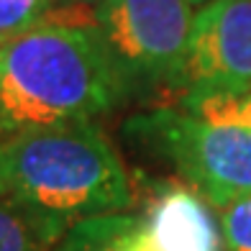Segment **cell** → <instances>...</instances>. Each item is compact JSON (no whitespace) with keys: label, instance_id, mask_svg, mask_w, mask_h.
I'll list each match as a JSON object with an SVG mask.
<instances>
[{"label":"cell","instance_id":"4fadbf2b","mask_svg":"<svg viewBox=\"0 0 251 251\" xmlns=\"http://www.w3.org/2000/svg\"><path fill=\"white\" fill-rule=\"evenodd\" d=\"M0 198H5V182H3V169H0Z\"/></svg>","mask_w":251,"mask_h":251},{"label":"cell","instance_id":"9c48e42d","mask_svg":"<svg viewBox=\"0 0 251 251\" xmlns=\"http://www.w3.org/2000/svg\"><path fill=\"white\" fill-rule=\"evenodd\" d=\"M198 116L226 123V126H238V128L251 131V90L236 95H213V98H200V100H185L179 102Z\"/></svg>","mask_w":251,"mask_h":251},{"label":"cell","instance_id":"3957f363","mask_svg":"<svg viewBox=\"0 0 251 251\" xmlns=\"http://www.w3.org/2000/svg\"><path fill=\"white\" fill-rule=\"evenodd\" d=\"M123 131L172 164L210 208L221 210L251 195V131L208 121L182 105L139 113Z\"/></svg>","mask_w":251,"mask_h":251},{"label":"cell","instance_id":"6da1fadb","mask_svg":"<svg viewBox=\"0 0 251 251\" xmlns=\"http://www.w3.org/2000/svg\"><path fill=\"white\" fill-rule=\"evenodd\" d=\"M126 87L93 18H47L0 44V141L18 133L93 121L118 105Z\"/></svg>","mask_w":251,"mask_h":251},{"label":"cell","instance_id":"277c9868","mask_svg":"<svg viewBox=\"0 0 251 251\" xmlns=\"http://www.w3.org/2000/svg\"><path fill=\"white\" fill-rule=\"evenodd\" d=\"M195 18L190 0H98L93 26L126 87L179 90Z\"/></svg>","mask_w":251,"mask_h":251},{"label":"cell","instance_id":"5b68a950","mask_svg":"<svg viewBox=\"0 0 251 251\" xmlns=\"http://www.w3.org/2000/svg\"><path fill=\"white\" fill-rule=\"evenodd\" d=\"M251 90V0H210L192 18L179 102Z\"/></svg>","mask_w":251,"mask_h":251},{"label":"cell","instance_id":"7c38bea8","mask_svg":"<svg viewBox=\"0 0 251 251\" xmlns=\"http://www.w3.org/2000/svg\"><path fill=\"white\" fill-rule=\"evenodd\" d=\"M98 0H62V5H95Z\"/></svg>","mask_w":251,"mask_h":251},{"label":"cell","instance_id":"7a4b0ae2","mask_svg":"<svg viewBox=\"0 0 251 251\" xmlns=\"http://www.w3.org/2000/svg\"><path fill=\"white\" fill-rule=\"evenodd\" d=\"M5 198L41 223L54 244L87 218L123 213L133 187L116 146L95 121H72L0 141Z\"/></svg>","mask_w":251,"mask_h":251},{"label":"cell","instance_id":"8992f818","mask_svg":"<svg viewBox=\"0 0 251 251\" xmlns=\"http://www.w3.org/2000/svg\"><path fill=\"white\" fill-rule=\"evenodd\" d=\"M139 236L154 251H223V231L210 205L190 185L164 182L136 213Z\"/></svg>","mask_w":251,"mask_h":251},{"label":"cell","instance_id":"8fae6325","mask_svg":"<svg viewBox=\"0 0 251 251\" xmlns=\"http://www.w3.org/2000/svg\"><path fill=\"white\" fill-rule=\"evenodd\" d=\"M228 251H251V195L218 210Z\"/></svg>","mask_w":251,"mask_h":251},{"label":"cell","instance_id":"5bb4252c","mask_svg":"<svg viewBox=\"0 0 251 251\" xmlns=\"http://www.w3.org/2000/svg\"><path fill=\"white\" fill-rule=\"evenodd\" d=\"M190 3L195 5V8H200V5H205V3H210V0H190Z\"/></svg>","mask_w":251,"mask_h":251},{"label":"cell","instance_id":"ba28073f","mask_svg":"<svg viewBox=\"0 0 251 251\" xmlns=\"http://www.w3.org/2000/svg\"><path fill=\"white\" fill-rule=\"evenodd\" d=\"M41 223L16 200L0 198V251H54Z\"/></svg>","mask_w":251,"mask_h":251},{"label":"cell","instance_id":"30bf717a","mask_svg":"<svg viewBox=\"0 0 251 251\" xmlns=\"http://www.w3.org/2000/svg\"><path fill=\"white\" fill-rule=\"evenodd\" d=\"M62 0H0V44L41 24Z\"/></svg>","mask_w":251,"mask_h":251},{"label":"cell","instance_id":"52a82bcc","mask_svg":"<svg viewBox=\"0 0 251 251\" xmlns=\"http://www.w3.org/2000/svg\"><path fill=\"white\" fill-rule=\"evenodd\" d=\"M56 251H154L139 236L136 213H110L72 226Z\"/></svg>","mask_w":251,"mask_h":251}]
</instances>
